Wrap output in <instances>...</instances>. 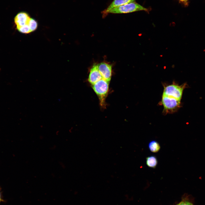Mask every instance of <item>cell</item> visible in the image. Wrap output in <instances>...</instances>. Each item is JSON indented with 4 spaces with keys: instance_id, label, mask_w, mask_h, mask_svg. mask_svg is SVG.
<instances>
[{
    "instance_id": "6da1fadb",
    "label": "cell",
    "mask_w": 205,
    "mask_h": 205,
    "mask_svg": "<svg viewBox=\"0 0 205 205\" xmlns=\"http://www.w3.org/2000/svg\"><path fill=\"white\" fill-rule=\"evenodd\" d=\"M186 85L184 84L179 85L173 82L163 86L161 103L163 107L164 114L174 113L180 107L183 91Z\"/></svg>"
},
{
    "instance_id": "7a4b0ae2",
    "label": "cell",
    "mask_w": 205,
    "mask_h": 205,
    "mask_svg": "<svg viewBox=\"0 0 205 205\" xmlns=\"http://www.w3.org/2000/svg\"><path fill=\"white\" fill-rule=\"evenodd\" d=\"M109 83L102 79L92 85L93 90L99 98L100 105L103 108L105 107V99L108 93Z\"/></svg>"
},
{
    "instance_id": "3957f363",
    "label": "cell",
    "mask_w": 205,
    "mask_h": 205,
    "mask_svg": "<svg viewBox=\"0 0 205 205\" xmlns=\"http://www.w3.org/2000/svg\"><path fill=\"white\" fill-rule=\"evenodd\" d=\"M140 11H148V9L138 3L133 2L126 5L114 8L107 13L114 14L126 13Z\"/></svg>"
},
{
    "instance_id": "277c9868",
    "label": "cell",
    "mask_w": 205,
    "mask_h": 205,
    "mask_svg": "<svg viewBox=\"0 0 205 205\" xmlns=\"http://www.w3.org/2000/svg\"><path fill=\"white\" fill-rule=\"evenodd\" d=\"M99 70L103 78L110 82L112 76V66L105 62L97 64Z\"/></svg>"
},
{
    "instance_id": "5b68a950",
    "label": "cell",
    "mask_w": 205,
    "mask_h": 205,
    "mask_svg": "<svg viewBox=\"0 0 205 205\" xmlns=\"http://www.w3.org/2000/svg\"><path fill=\"white\" fill-rule=\"evenodd\" d=\"M103 79L98 68L97 64H94L91 69L88 80L92 85Z\"/></svg>"
},
{
    "instance_id": "8992f818",
    "label": "cell",
    "mask_w": 205,
    "mask_h": 205,
    "mask_svg": "<svg viewBox=\"0 0 205 205\" xmlns=\"http://www.w3.org/2000/svg\"><path fill=\"white\" fill-rule=\"evenodd\" d=\"M30 19L28 15L26 13L20 12L19 13L14 19L17 28L28 24Z\"/></svg>"
},
{
    "instance_id": "52a82bcc",
    "label": "cell",
    "mask_w": 205,
    "mask_h": 205,
    "mask_svg": "<svg viewBox=\"0 0 205 205\" xmlns=\"http://www.w3.org/2000/svg\"><path fill=\"white\" fill-rule=\"evenodd\" d=\"M135 0H114L108 7L102 11L103 16L106 15L107 12L114 8L134 2Z\"/></svg>"
},
{
    "instance_id": "ba28073f",
    "label": "cell",
    "mask_w": 205,
    "mask_h": 205,
    "mask_svg": "<svg viewBox=\"0 0 205 205\" xmlns=\"http://www.w3.org/2000/svg\"><path fill=\"white\" fill-rule=\"evenodd\" d=\"M157 159L155 156H151L146 158V164L150 167L155 168L157 164Z\"/></svg>"
},
{
    "instance_id": "9c48e42d",
    "label": "cell",
    "mask_w": 205,
    "mask_h": 205,
    "mask_svg": "<svg viewBox=\"0 0 205 205\" xmlns=\"http://www.w3.org/2000/svg\"><path fill=\"white\" fill-rule=\"evenodd\" d=\"M148 147L149 150L153 153L158 152L160 149L159 144L155 140H152L149 143Z\"/></svg>"
},
{
    "instance_id": "30bf717a",
    "label": "cell",
    "mask_w": 205,
    "mask_h": 205,
    "mask_svg": "<svg viewBox=\"0 0 205 205\" xmlns=\"http://www.w3.org/2000/svg\"><path fill=\"white\" fill-rule=\"evenodd\" d=\"M28 25L31 32L36 29L38 24L36 20L33 18H30L28 23Z\"/></svg>"
},
{
    "instance_id": "8fae6325",
    "label": "cell",
    "mask_w": 205,
    "mask_h": 205,
    "mask_svg": "<svg viewBox=\"0 0 205 205\" xmlns=\"http://www.w3.org/2000/svg\"><path fill=\"white\" fill-rule=\"evenodd\" d=\"M17 29L19 32L23 33L28 34L31 32L28 24L17 28Z\"/></svg>"
},
{
    "instance_id": "7c38bea8",
    "label": "cell",
    "mask_w": 205,
    "mask_h": 205,
    "mask_svg": "<svg viewBox=\"0 0 205 205\" xmlns=\"http://www.w3.org/2000/svg\"><path fill=\"white\" fill-rule=\"evenodd\" d=\"M176 205H193V204L187 201L183 200Z\"/></svg>"
},
{
    "instance_id": "4fadbf2b",
    "label": "cell",
    "mask_w": 205,
    "mask_h": 205,
    "mask_svg": "<svg viewBox=\"0 0 205 205\" xmlns=\"http://www.w3.org/2000/svg\"><path fill=\"white\" fill-rule=\"evenodd\" d=\"M4 201L2 197V192L1 190V188L0 187V204L2 202H4Z\"/></svg>"
},
{
    "instance_id": "5bb4252c",
    "label": "cell",
    "mask_w": 205,
    "mask_h": 205,
    "mask_svg": "<svg viewBox=\"0 0 205 205\" xmlns=\"http://www.w3.org/2000/svg\"><path fill=\"white\" fill-rule=\"evenodd\" d=\"M180 0L182 1H186L187 0Z\"/></svg>"
}]
</instances>
